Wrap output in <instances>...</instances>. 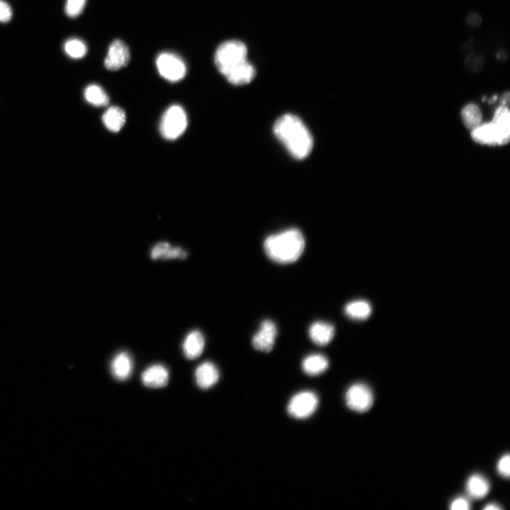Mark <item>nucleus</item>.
I'll return each instance as SVG.
<instances>
[{
    "mask_svg": "<svg viewBox=\"0 0 510 510\" xmlns=\"http://www.w3.org/2000/svg\"><path fill=\"white\" fill-rule=\"evenodd\" d=\"M247 58V49L243 42L229 40L218 48L215 63L230 83L244 85L251 82L256 75V71Z\"/></svg>",
    "mask_w": 510,
    "mask_h": 510,
    "instance_id": "f257e3e1",
    "label": "nucleus"
},
{
    "mask_svg": "<svg viewBox=\"0 0 510 510\" xmlns=\"http://www.w3.org/2000/svg\"><path fill=\"white\" fill-rule=\"evenodd\" d=\"M273 131L294 158L303 160L311 153L313 137L299 117L291 114L283 115L275 122Z\"/></svg>",
    "mask_w": 510,
    "mask_h": 510,
    "instance_id": "f03ea898",
    "label": "nucleus"
},
{
    "mask_svg": "<svg viewBox=\"0 0 510 510\" xmlns=\"http://www.w3.org/2000/svg\"><path fill=\"white\" fill-rule=\"evenodd\" d=\"M306 241L303 233L296 228H290L268 236L264 242V250L273 262L287 265L299 260L305 250Z\"/></svg>",
    "mask_w": 510,
    "mask_h": 510,
    "instance_id": "7ed1b4c3",
    "label": "nucleus"
},
{
    "mask_svg": "<svg viewBox=\"0 0 510 510\" xmlns=\"http://www.w3.org/2000/svg\"><path fill=\"white\" fill-rule=\"evenodd\" d=\"M473 139L482 145H504L509 141L510 114L508 106L501 105L491 122L482 123L472 131Z\"/></svg>",
    "mask_w": 510,
    "mask_h": 510,
    "instance_id": "20e7f679",
    "label": "nucleus"
},
{
    "mask_svg": "<svg viewBox=\"0 0 510 510\" xmlns=\"http://www.w3.org/2000/svg\"><path fill=\"white\" fill-rule=\"evenodd\" d=\"M188 125L187 115L179 105H173L164 113L160 123V131L163 138L175 141L185 132Z\"/></svg>",
    "mask_w": 510,
    "mask_h": 510,
    "instance_id": "39448f33",
    "label": "nucleus"
},
{
    "mask_svg": "<svg viewBox=\"0 0 510 510\" xmlns=\"http://www.w3.org/2000/svg\"><path fill=\"white\" fill-rule=\"evenodd\" d=\"M156 66L160 75L171 82L180 81L186 74L185 63L173 53L160 54L156 60Z\"/></svg>",
    "mask_w": 510,
    "mask_h": 510,
    "instance_id": "423d86ee",
    "label": "nucleus"
},
{
    "mask_svg": "<svg viewBox=\"0 0 510 510\" xmlns=\"http://www.w3.org/2000/svg\"><path fill=\"white\" fill-rule=\"evenodd\" d=\"M318 404V397L315 393L311 391L301 392L290 400L287 407L288 413L298 420L307 419L316 411Z\"/></svg>",
    "mask_w": 510,
    "mask_h": 510,
    "instance_id": "0eeeda50",
    "label": "nucleus"
},
{
    "mask_svg": "<svg viewBox=\"0 0 510 510\" xmlns=\"http://www.w3.org/2000/svg\"><path fill=\"white\" fill-rule=\"evenodd\" d=\"M345 400L350 410L359 413H366L373 406L374 394L368 386L358 382L348 389Z\"/></svg>",
    "mask_w": 510,
    "mask_h": 510,
    "instance_id": "6e6552de",
    "label": "nucleus"
},
{
    "mask_svg": "<svg viewBox=\"0 0 510 510\" xmlns=\"http://www.w3.org/2000/svg\"><path fill=\"white\" fill-rule=\"evenodd\" d=\"M130 58V49L125 42L116 40L110 47L108 54L104 60V66L109 71H119L129 64Z\"/></svg>",
    "mask_w": 510,
    "mask_h": 510,
    "instance_id": "1a4fd4ad",
    "label": "nucleus"
},
{
    "mask_svg": "<svg viewBox=\"0 0 510 510\" xmlns=\"http://www.w3.org/2000/svg\"><path fill=\"white\" fill-rule=\"evenodd\" d=\"M278 328L273 321L265 320L262 323L258 332L253 336L252 346L260 352H269L274 346Z\"/></svg>",
    "mask_w": 510,
    "mask_h": 510,
    "instance_id": "9d476101",
    "label": "nucleus"
},
{
    "mask_svg": "<svg viewBox=\"0 0 510 510\" xmlns=\"http://www.w3.org/2000/svg\"><path fill=\"white\" fill-rule=\"evenodd\" d=\"M169 379L168 370L162 365L147 368L142 374L143 385L149 388L158 389L167 385Z\"/></svg>",
    "mask_w": 510,
    "mask_h": 510,
    "instance_id": "9b49d317",
    "label": "nucleus"
},
{
    "mask_svg": "<svg viewBox=\"0 0 510 510\" xmlns=\"http://www.w3.org/2000/svg\"><path fill=\"white\" fill-rule=\"evenodd\" d=\"M195 376L199 387L206 390L217 384L220 374L215 365L211 363H204L197 369Z\"/></svg>",
    "mask_w": 510,
    "mask_h": 510,
    "instance_id": "f8f14e48",
    "label": "nucleus"
},
{
    "mask_svg": "<svg viewBox=\"0 0 510 510\" xmlns=\"http://www.w3.org/2000/svg\"><path fill=\"white\" fill-rule=\"evenodd\" d=\"M335 328L332 325L317 321L313 324L308 330V334L312 341L319 346L328 345L335 337Z\"/></svg>",
    "mask_w": 510,
    "mask_h": 510,
    "instance_id": "ddd939ff",
    "label": "nucleus"
},
{
    "mask_svg": "<svg viewBox=\"0 0 510 510\" xmlns=\"http://www.w3.org/2000/svg\"><path fill=\"white\" fill-rule=\"evenodd\" d=\"M153 260H184L187 258V252L180 247H174L166 242L156 244L151 252Z\"/></svg>",
    "mask_w": 510,
    "mask_h": 510,
    "instance_id": "4468645a",
    "label": "nucleus"
},
{
    "mask_svg": "<svg viewBox=\"0 0 510 510\" xmlns=\"http://www.w3.org/2000/svg\"><path fill=\"white\" fill-rule=\"evenodd\" d=\"M204 347L205 339L202 333L199 330H194L186 337L183 343V352L187 359H195L202 355Z\"/></svg>",
    "mask_w": 510,
    "mask_h": 510,
    "instance_id": "2eb2a0df",
    "label": "nucleus"
},
{
    "mask_svg": "<svg viewBox=\"0 0 510 510\" xmlns=\"http://www.w3.org/2000/svg\"><path fill=\"white\" fill-rule=\"evenodd\" d=\"M111 371L113 376L118 380L129 378L133 371L131 356L126 352L119 353L112 361Z\"/></svg>",
    "mask_w": 510,
    "mask_h": 510,
    "instance_id": "dca6fc26",
    "label": "nucleus"
},
{
    "mask_svg": "<svg viewBox=\"0 0 510 510\" xmlns=\"http://www.w3.org/2000/svg\"><path fill=\"white\" fill-rule=\"evenodd\" d=\"M466 491L469 496L476 500L485 498L490 491V483L482 475L474 474L466 482Z\"/></svg>",
    "mask_w": 510,
    "mask_h": 510,
    "instance_id": "f3484780",
    "label": "nucleus"
},
{
    "mask_svg": "<svg viewBox=\"0 0 510 510\" xmlns=\"http://www.w3.org/2000/svg\"><path fill=\"white\" fill-rule=\"evenodd\" d=\"M329 367V361L324 355L313 354L306 356L302 363L304 372L309 376H317L324 373Z\"/></svg>",
    "mask_w": 510,
    "mask_h": 510,
    "instance_id": "a211bd4d",
    "label": "nucleus"
},
{
    "mask_svg": "<svg viewBox=\"0 0 510 510\" xmlns=\"http://www.w3.org/2000/svg\"><path fill=\"white\" fill-rule=\"evenodd\" d=\"M125 120L124 111L118 106H111L102 117V121L106 129L114 133L121 130Z\"/></svg>",
    "mask_w": 510,
    "mask_h": 510,
    "instance_id": "6ab92c4d",
    "label": "nucleus"
},
{
    "mask_svg": "<svg viewBox=\"0 0 510 510\" xmlns=\"http://www.w3.org/2000/svg\"><path fill=\"white\" fill-rule=\"evenodd\" d=\"M346 315L356 321L366 320L372 314V308L369 303L363 300L354 301L345 306Z\"/></svg>",
    "mask_w": 510,
    "mask_h": 510,
    "instance_id": "aec40b11",
    "label": "nucleus"
},
{
    "mask_svg": "<svg viewBox=\"0 0 510 510\" xmlns=\"http://www.w3.org/2000/svg\"><path fill=\"white\" fill-rule=\"evenodd\" d=\"M461 117L467 129L471 131L483 123V115L478 106L474 104H467L461 112Z\"/></svg>",
    "mask_w": 510,
    "mask_h": 510,
    "instance_id": "412c9836",
    "label": "nucleus"
},
{
    "mask_svg": "<svg viewBox=\"0 0 510 510\" xmlns=\"http://www.w3.org/2000/svg\"><path fill=\"white\" fill-rule=\"evenodd\" d=\"M84 98L97 108L108 106L110 103L109 96L97 84H90L84 90Z\"/></svg>",
    "mask_w": 510,
    "mask_h": 510,
    "instance_id": "4be33fe9",
    "label": "nucleus"
},
{
    "mask_svg": "<svg viewBox=\"0 0 510 510\" xmlns=\"http://www.w3.org/2000/svg\"><path fill=\"white\" fill-rule=\"evenodd\" d=\"M64 50L69 56L74 59L83 58L87 53V47L84 42L77 38H72L66 42Z\"/></svg>",
    "mask_w": 510,
    "mask_h": 510,
    "instance_id": "5701e85b",
    "label": "nucleus"
},
{
    "mask_svg": "<svg viewBox=\"0 0 510 510\" xmlns=\"http://www.w3.org/2000/svg\"><path fill=\"white\" fill-rule=\"evenodd\" d=\"M465 67L473 73H479L484 66V58L474 53L467 54L465 60Z\"/></svg>",
    "mask_w": 510,
    "mask_h": 510,
    "instance_id": "b1692460",
    "label": "nucleus"
},
{
    "mask_svg": "<svg viewBox=\"0 0 510 510\" xmlns=\"http://www.w3.org/2000/svg\"><path fill=\"white\" fill-rule=\"evenodd\" d=\"M87 0H67L65 11L72 18L78 16L83 11Z\"/></svg>",
    "mask_w": 510,
    "mask_h": 510,
    "instance_id": "393cba45",
    "label": "nucleus"
},
{
    "mask_svg": "<svg viewBox=\"0 0 510 510\" xmlns=\"http://www.w3.org/2000/svg\"><path fill=\"white\" fill-rule=\"evenodd\" d=\"M510 458L509 454L503 455L499 460L497 465V470L499 474L506 478L510 475Z\"/></svg>",
    "mask_w": 510,
    "mask_h": 510,
    "instance_id": "a878e982",
    "label": "nucleus"
},
{
    "mask_svg": "<svg viewBox=\"0 0 510 510\" xmlns=\"http://www.w3.org/2000/svg\"><path fill=\"white\" fill-rule=\"evenodd\" d=\"M12 17L11 7L4 0H0V23H8Z\"/></svg>",
    "mask_w": 510,
    "mask_h": 510,
    "instance_id": "bb28decb",
    "label": "nucleus"
},
{
    "mask_svg": "<svg viewBox=\"0 0 510 510\" xmlns=\"http://www.w3.org/2000/svg\"><path fill=\"white\" fill-rule=\"evenodd\" d=\"M471 507L470 501L464 497L455 498L450 505V509L452 510H467L470 509Z\"/></svg>",
    "mask_w": 510,
    "mask_h": 510,
    "instance_id": "cd10ccee",
    "label": "nucleus"
},
{
    "mask_svg": "<svg viewBox=\"0 0 510 510\" xmlns=\"http://www.w3.org/2000/svg\"><path fill=\"white\" fill-rule=\"evenodd\" d=\"M482 17L477 12H470L466 16V23L472 28L476 29L482 25Z\"/></svg>",
    "mask_w": 510,
    "mask_h": 510,
    "instance_id": "c85d7f7f",
    "label": "nucleus"
},
{
    "mask_svg": "<svg viewBox=\"0 0 510 510\" xmlns=\"http://www.w3.org/2000/svg\"><path fill=\"white\" fill-rule=\"evenodd\" d=\"M496 58L501 62L506 61L508 59V54L505 50H500L497 53Z\"/></svg>",
    "mask_w": 510,
    "mask_h": 510,
    "instance_id": "c756f323",
    "label": "nucleus"
},
{
    "mask_svg": "<svg viewBox=\"0 0 510 510\" xmlns=\"http://www.w3.org/2000/svg\"><path fill=\"white\" fill-rule=\"evenodd\" d=\"M485 510H500L502 508L495 503H489L483 508Z\"/></svg>",
    "mask_w": 510,
    "mask_h": 510,
    "instance_id": "7c9ffc66",
    "label": "nucleus"
},
{
    "mask_svg": "<svg viewBox=\"0 0 510 510\" xmlns=\"http://www.w3.org/2000/svg\"><path fill=\"white\" fill-rule=\"evenodd\" d=\"M472 49H473L472 46L470 44H469V42H465V44H464L462 46L463 51L467 52V54L472 53Z\"/></svg>",
    "mask_w": 510,
    "mask_h": 510,
    "instance_id": "2f4dec72",
    "label": "nucleus"
}]
</instances>
